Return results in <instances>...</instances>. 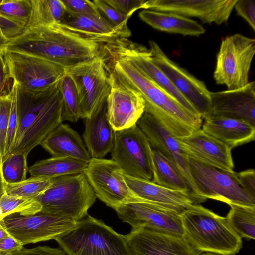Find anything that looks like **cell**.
I'll return each mask as SVG.
<instances>
[{
	"label": "cell",
	"instance_id": "obj_1",
	"mask_svg": "<svg viewBox=\"0 0 255 255\" xmlns=\"http://www.w3.org/2000/svg\"><path fill=\"white\" fill-rule=\"evenodd\" d=\"M109 54L113 64L111 73L116 79L139 92L145 102L144 112L151 115L173 136H187L201 129V116L187 109L128 61Z\"/></svg>",
	"mask_w": 255,
	"mask_h": 255
},
{
	"label": "cell",
	"instance_id": "obj_2",
	"mask_svg": "<svg viewBox=\"0 0 255 255\" xmlns=\"http://www.w3.org/2000/svg\"><path fill=\"white\" fill-rule=\"evenodd\" d=\"M102 45L55 24L27 28L4 51L33 55L67 69L100 55Z\"/></svg>",
	"mask_w": 255,
	"mask_h": 255
},
{
	"label": "cell",
	"instance_id": "obj_3",
	"mask_svg": "<svg viewBox=\"0 0 255 255\" xmlns=\"http://www.w3.org/2000/svg\"><path fill=\"white\" fill-rule=\"evenodd\" d=\"M59 81L49 87L38 90L25 89L17 85L18 126L9 155H28L62 123V99Z\"/></svg>",
	"mask_w": 255,
	"mask_h": 255
},
{
	"label": "cell",
	"instance_id": "obj_4",
	"mask_svg": "<svg viewBox=\"0 0 255 255\" xmlns=\"http://www.w3.org/2000/svg\"><path fill=\"white\" fill-rule=\"evenodd\" d=\"M184 238L200 253L235 255L242 247V238L226 217L199 204H194L180 214Z\"/></svg>",
	"mask_w": 255,
	"mask_h": 255
},
{
	"label": "cell",
	"instance_id": "obj_5",
	"mask_svg": "<svg viewBox=\"0 0 255 255\" xmlns=\"http://www.w3.org/2000/svg\"><path fill=\"white\" fill-rule=\"evenodd\" d=\"M55 240L68 255H132L125 235L88 215Z\"/></svg>",
	"mask_w": 255,
	"mask_h": 255
},
{
	"label": "cell",
	"instance_id": "obj_6",
	"mask_svg": "<svg viewBox=\"0 0 255 255\" xmlns=\"http://www.w3.org/2000/svg\"><path fill=\"white\" fill-rule=\"evenodd\" d=\"M96 196L84 173L51 179L50 186L34 199L40 211L79 222L88 215Z\"/></svg>",
	"mask_w": 255,
	"mask_h": 255
},
{
	"label": "cell",
	"instance_id": "obj_7",
	"mask_svg": "<svg viewBox=\"0 0 255 255\" xmlns=\"http://www.w3.org/2000/svg\"><path fill=\"white\" fill-rule=\"evenodd\" d=\"M255 52L254 38L237 33L223 39L214 72L216 84L225 85L231 90L246 86Z\"/></svg>",
	"mask_w": 255,
	"mask_h": 255
},
{
	"label": "cell",
	"instance_id": "obj_8",
	"mask_svg": "<svg viewBox=\"0 0 255 255\" xmlns=\"http://www.w3.org/2000/svg\"><path fill=\"white\" fill-rule=\"evenodd\" d=\"M191 176L198 196L205 201L212 199L228 205L255 207V197L241 186L236 172H227L188 157Z\"/></svg>",
	"mask_w": 255,
	"mask_h": 255
},
{
	"label": "cell",
	"instance_id": "obj_9",
	"mask_svg": "<svg viewBox=\"0 0 255 255\" xmlns=\"http://www.w3.org/2000/svg\"><path fill=\"white\" fill-rule=\"evenodd\" d=\"M112 159L124 174L152 181V149L137 125L115 132Z\"/></svg>",
	"mask_w": 255,
	"mask_h": 255
},
{
	"label": "cell",
	"instance_id": "obj_10",
	"mask_svg": "<svg viewBox=\"0 0 255 255\" xmlns=\"http://www.w3.org/2000/svg\"><path fill=\"white\" fill-rule=\"evenodd\" d=\"M108 68L103 49L93 59L66 69L78 89L81 118L90 117L106 101L111 90Z\"/></svg>",
	"mask_w": 255,
	"mask_h": 255
},
{
	"label": "cell",
	"instance_id": "obj_11",
	"mask_svg": "<svg viewBox=\"0 0 255 255\" xmlns=\"http://www.w3.org/2000/svg\"><path fill=\"white\" fill-rule=\"evenodd\" d=\"M0 223L9 235L24 246L55 239L73 229L77 222L67 217L39 211L27 215L11 214L4 217Z\"/></svg>",
	"mask_w": 255,
	"mask_h": 255
},
{
	"label": "cell",
	"instance_id": "obj_12",
	"mask_svg": "<svg viewBox=\"0 0 255 255\" xmlns=\"http://www.w3.org/2000/svg\"><path fill=\"white\" fill-rule=\"evenodd\" d=\"M119 218L132 229L146 228L184 237L180 214L134 196L114 209Z\"/></svg>",
	"mask_w": 255,
	"mask_h": 255
},
{
	"label": "cell",
	"instance_id": "obj_13",
	"mask_svg": "<svg viewBox=\"0 0 255 255\" xmlns=\"http://www.w3.org/2000/svg\"><path fill=\"white\" fill-rule=\"evenodd\" d=\"M11 76L17 85L27 90L49 87L64 75L66 69L53 62L29 54L4 51Z\"/></svg>",
	"mask_w": 255,
	"mask_h": 255
},
{
	"label": "cell",
	"instance_id": "obj_14",
	"mask_svg": "<svg viewBox=\"0 0 255 255\" xmlns=\"http://www.w3.org/2000/svg\"><path fill=\"white\" fill-rule=\"evenodd\" d=\"M149 44L154 63L202 119L207 116L210 110L211 92L204 82L171 60L156 42L150 40Z\"/></svg>",
	"mask_w": 255,
	"mask_h": 255
},
{
	"label": "cell",
	"instance_id": "obj_15",
	"mask_svg": "<svg viewBox=\"0 0 255 255\" xmlns=\"http://www.w3.org/2000/svg\"><path fill=\"white\" fill-rule=\"evenodd\" d=\"M83 173L96 197L113 209L134 197L122 169L112 159L91 158Z\"/></svg>",
	"mask_w": 255,
	"mask_h": 255
},
{
	"label": "cell",
	"instance_id": "obj_16",
	"mask_svg": "<svg viewBox=\"0 0 255 255\" xmlns=\"http://www.w3.org/2000/svg\"><path fill=\"white\" fill-rule=\"evenodd\" d=\"M104 49L108 54L129 62L165 89L187 109L199 115L191 104L176 89L163 72L154 63L150 50L146 47L133 42L128 38H120L106 43L104 46Z\"/></svg>",
	"mask_w": 255,
	"mask_h": 255
},
{
	"label": "cell",
	"instance_id": "obj_17",
	"mask_svg": "<svg viewBox=\"0 0 255 255\" xmlns=\"http://www.w3.org/2000/svg\"><path fill=\"white\" fill-rule=\"evenodd\" d=\"M136 125L149 140L153 149L160 152L177 166L186 179L191 195L198 203L205 202L197 194L190 171L188 156L180 147L176 137L146 112H144Z\"/></svg>",
	"mask_w": 255,
	"mask_h": 255
},
{
	"label": "cell",
	"instance_id": "obj_18",
	"mask_svg": "<svg viewBox=\"0 0 255 255\" xmlns=\"http://www.w3.org/2000/svg\"><path fill=\"white\" fill-rule=\"evenodd\" d=\"M237 0H145L143 9L171 12L185 17H196L202 22L226 23Z\"/></svg>",
	"mask_w": 255,
	"mask_h": 255
},
{
	"label": "cell",
	"instance_id": "obj_19",
	"mask_svg": "<svg viewBox=\"0 0 255 255\" xmlns=\"http://www.w3.org/2000/svg\"><path fill=\"white\" fill-rule=\"evenodd\" d=\"M111 90L107 99V117L116 131L134 125L144 112L145 102L136 90L120 83L110 73Z\"/></svg>",
	"mask_w": 255,
	"mask_h": 255
},
{
	"label": "cell",
	"instance_id": "obj_20",
	"mask_svg": "<svg viewBox=\"0 0 255 255\" xmlns=\"http://www.w3.org/2000/svg\"><path fill=\"white\" fill-rule=\"evenodd\" d=\"M132 255H200L184 237L146 228L125 235Z\"/></svg>",
	"mask_w": 255,
	"mask_h": 255
},
{
	"label": "cell",
	"instance_id": "obj_21",
	"mask_svg": "<svg viewBox=\"0 0 255 255\" xmlns=\"http://www.w3.org/2000/svg\"><path fill=\"white\" fill-rule=\"evenodd\" d=\"M176 138L188 157L223 171L234 172L232 149L201 129L190 135Z\"/></svg>",
	"mask_w": 255,
	"mask_h": 255
},
{
	"label": "cell",
	"instance_id": "obj_22",
	"mask_svg": "<svg viewBox=\"0 0 255 255\" xmlns=\"http://www.w3.org/2000/svg\"><path fill=\"white\" fill-rule=\"evenodd\" d=\"M207 116L243 120L255 126V82L236 90L211 92Z\"/></svg>",
	"mask_w": 255,
	"mask_h": 255
},
{
	"label": "cell",
	"instance_id": "obj_23",
	"mask_svg": "<svg viewBox=\"0 0 255 255\" xmlns=\"http://www.w3.org/2000/svg\"><path fill=\"white\" fill-rule=\"evenodd\" d=\"M126 182L133 196L180 214L194 204H199L186 191L171 190L151 181L134 178L124 174Z\"/></svg>",
	"mask_w": 255,
	"mask_h": 255
},
{
	"label": "cell",
	"instance_id": "obj_24",
	"mask_svg": "<svg viewBox=\"0 0 255 255\" xmlns=\"http://www.w3.org/2000/svg\"><path fill=\"white\" fill-rule=\"evenodd\" d=\"M62 28L81 37L103 44L120 38H128L130 30L113 27L102 17H98L67 12L64 21L59 24Z\"/></svg>",
	"mask_w": 255,
	"mask_h": 255
},
{
	"label": "cell",
	"instance_id": "obj_25",
	"mask_svg": "<svg viewBox=\"0 0 255 255\" xmlns=\"http://www.w3.org/2000/svg\"><path fill=\"white\" fill-rule=\"evenodd\" d=\"M115 131L107 117V100L85 120L83 138L91 158H103L111 152Z\"/></svg>",
	"mask_w": 255,
	"mask_h": 255
},
{
	"label": "cell",
	"instance_id": "obj_26",
	"mask_svg": "<svg viewBox=\"0 0 255 255\" xmlns=\"http://www.w3.org/2000/svg\"><path fill=\"white\" fill-rule=\"evenodd\" d=\"M202 130L232 149L253 141L255 126L240 119L207 116L203 119Z\"/></svg>",
	"mask_w": 255,
	"mask_h": 255
},
{
	"label": "cell",
	"instance_id": "obj_27",
	"mask_svg": "<svg viewBox=\"0 0 255 255\" xmlns=\"http://www.w3.org/2000/svg\"><path fill=\"white\" fill-rule=\"evenodd\" d=\"M41 145L53 157L71 158L88 162L91 159L79 133L68 124H60Z\"/></svg>",
	"mask_w": 255,
	"mask_h": 255
},
{
	"label": "cell",
	"instance_id": "obj_28",
	"mask_svg": "<svg viewBox=\"0 0 255 255\" xmlns=\"http://www.w3.org/2000/svg\"><path fill=\"white\" fill-rule=\"evenodd\" d=\"M139 17L144 22L158 30L184 36H199L206 30L196 21L171 12L144 10Z\"/></svg>",
	"mask_w": 255,
	"mask_h": 255
},
{
	"label": "cell",
	"instance_id": "obj_29",
	"mask_svg": "<svg viewBox=\"0 0 255 255\" xmlns=\"http://www.w3.org/2000/svg\"><path fill=\"white\" fill-rule=\"evenodd\" d=\"M31 12V0H0V26L9 42L26 30Z\"/></svg>",
	"mask_w": 255,
	"mask_h": 255
},
{
	"label": "cell",
	"instance_id": "obj_30",
	"mask_svg": "<svg viewBox=\"0 0 255 255\" xmlns=\"http://www.w3.org/2000/svg\"><path fill=\"white\" fill-rule=\"evenodd\" d=\"M89 162L68 157H52L39 161L28 168L30 177L51 179L83 173Z\"/></svg>",
	"mask_w": 255,
	"mask_h": 255
},
{
	"label": "cell",
	"instance_id": "obj_31",
	"mask_svg": "<svg viewBox=\"0 0 255 255\" xmlns=\"http://www.w3.org/2000/svg\"><path fill=\"white\" fill-rule=\"evenodd\" d=\"M152 182L171 190L186 191L191 194L190 188L186 179L177 166L155 149H152Z\"/></svg>",
	"mask_w": 255,
	"mask_h": 255
},
{
	"label": "cell",
	"instance_id": "obj_32",
	"mask_svg": "<svg viewBox=\"0 0 255 255\" xmlns=\"http://www.w3.org/2000/svg\"><path fill=\"white\" fill-rule=\"evenodd\" d=\"M31 12L26 29L41 25H59L67 11L61 0H31Z\"/></svg>",
	"mask_w": 255,
	"mask_h": 255
},
{
	"label": "cell",
	"instance_id": "obj_33",
	"mask_svg": "<svg viewBox=\"0 0 255 255\" xmlns=\"http://www.w3.org/2000/svg\"><path fill=\"white\" fill-rule=\"evenodd\" d=\"M62 99V120L76 122L81 118L80 100L75 82L66 71L59 81Z\"/></svg>",
	"mask_w": 255,
	"mask_h": 255
},
{
	"label": "cell",
	"instance_id": "obj_34",
	"mask_svg": "<svg viewBox=\"0 0 255 255\" xmlns=\"http://www.w3.org/2000/svg\"><path fill=\"white\" fill-rule=\"evenodd\" d=\"M226 217L228 223L242 238L255 239V207L230 204Z\"/></svg>",
	"mask_w": 255,
	"mask_h": 255
},
{
	"label": "cell",
	"instance_id": "obj_35",
	"mask_svg": "<svg viewBox=\"0 0 255 255\" xmlns=\"http://www.w3.org/2000/svg\"><path fill=\"white\" fill-rule=\"evenodd\" d=\"M27 156L24 153H15L8 155L3 159L1 169L4 183L15 184L26 179Z\"/></svg>",
	"mask_w": 255,
	"mask_h": 255
},
{
	"label": "cell",
	"instance_id": "obj_36",
	"mask_svg": "<svg viewBox=\"0 0 255 255\" xmlns=\"http://www.w3.org/2000/svg\"><path fill=\"white\" fill-rule=\"evenodd\" d=\"M51 179L30 177L15 184L4 183L5 193L26 198L35 199L50 186Z\"/></svg>",
	"mask_w": 255,
	"mask_h": 255
},
{
	"label": "cell",
	"instance_id": "obj_37",
	"mask_svg": "<svg viewBox=\"0 0 255 255\" xmlns=\"http://www.w3.org/2000/svg\"><path fill=\"white\" fill-rule=\"evenodd\" d=\"M3 218L13 213L23 215L35 214L41 211V204L33 198L11 196L4 193L0 199Z\"/></svg>",
	"mask_w": 255,
	"mask_h": 255
},
{
	"label": "cell",
	"instance_id": "obj_38",
	"mask_svg": "<svg viewBox=\"0 0 255 255\" xmlns=\"http://www.w3.org/2000/svg\"><path fill=\"white\" fill-rule=\"evenodd\" d=\"M100 16L114 27L125 30H129L127 22L129 16L122 14L107 4L104 0L93 1Z\"/></svg>",
	"mask_w": 255,
	"mask_h": 255
},
{
	"label": "cell",
	"instance_id": "obj_39",
	"mask_svg": "<svg viewBox=\"0 0 255 255\" xmlns=\"http://www.w3.org/2000/svg\"><path fill=\"white\" fill-rule=\"evenodd\" d=\"M11 106V92L0 97V160L2 162L4 156L9 119Z\"/></svg>",
	"mask_w": 255,
	"mask_h": 255
},
{
	"label": "cell",
	"instance_id": "obj_40",
	"mask_svg": "<svg viewBox=\"0 0 255 255\" xmlns=\"http://www.w3.org/2000/svg\"><path fill=\"white\" fill-rule=\"evenodd\" d=\"M17 85L14 82V85L11 91V106L3 159L8 156L10 152L17 128L18 110L17 104Z\"/></svg>",
	"mask_w": 255,
	"mask_h": 255
},
{
	"label": "cell",
	"instance_id": "obj_41",
	"mask_svg": "<svg viewBox=\"0 0 255 255\" xmlns=\"http://www.w3.org/2000/svg\"><path fill=\"white\" fill-rule=\"evenodd\" d=\"M67 12L101 17L94 2L88 0H61Z\"/></svg>",
	"mask_w": 255,
	"mask_h": 255
},
{
	"label": "cell",
	"instance_id": "obj_42",
	"mask_svg": "<svg viewBox=\"0 0 255 255\" xmlns=\"http://www.w3.org/2000/svg\"><path fill=\"white\" fill-rule=\"evenodd\" d=\"M110 6L130 17L139 9L143 8L145 0H104Z\"/></svg>",
	"mask_w": 255,
	"mask_h": 255
},
{
	"label": "cell",
	"instance_id": "obj_43",
	"mask_svg": "<svg viewBox=\"0 0 255 255\" xmlns=\"http://www.w3.org/2000/svg\"><path fill=\"white\" fill-rule=\"evenodd\" d=\"M234 8L237 15L242 17L255 31V2L254 0H237Z\"/></svg>",
	"mask_w": 255,
	"mask_h": 255
},
{
	"label": "cell",
	"instance_id": "obj_44",
	"mask_svg": "<svg viewBox=\"0 0 255 255\" xmlns=\"http://www.w3.org/2000/svg\"><path fill=\"white\" fill-rule=\"evenodd\" d=\"M13 85L14 81L10 75L4 51H0V97L9 95Z\"/></svg>",
	"mask_w": 255,
	"mask_h": 255
},
{
	"label": "cell",
	"instance_id": "obj_45",
	"mask_svg": "<svg viewBox=\"0 0 255 255\" xmlns=\"http://www.w3.org/2000/svg\"><path fill=\"white\" fill-rule=\"evenodd\" d=\"M236 176L242 187L250 195L255 197V172L250 169L236 173Z\"/></svg>",
	"mask_w": 255,
	"mask_h": 255
},
{
	"label": "cell",
	"instance_id": "obj_46",
	"mask_svg": "<svg viewBox=\"0 0 255 255\" xmlns=\"http://www.w3.org/2000/svg\"><path fill=\"white\" fill-rule=\"evenodd\" d=\"M13 255H66L61 249L47 246H37L30 249L23 248Z\"/></svg>",
	"mask_w": 255,
	"mask_h": 255
},
{
	"label": "cell",
	"instance_id": "obj_47",
	"mask_svg": "<svg viewBox=\"0 0 255 255\" xmlns=\"http://www.w3.org/2000/svg\"><path fill=\"white\" fill-rule=\"evenodd\" d=\"M23 248V245L10 235L0 241V250L11 255L20 251Z\"/></svg>",
	"mask_w": 255,
	"mask_h": 255
},
{
	"label": "cell",
	"instance_id": "obj_48",
	"mask_svg": "<svg viewBox=\"0 0 255 255\" xmlns=\"http://www.w3.org/2000/svg\"><path fill=\"white\" fill-rule=\"evenodd\" d=\"M9 41L4 36L0 26V51H4Z\"/></svg>",
	"mask_w": 255,
	"mask_h": 255
},
{
	"label": "cell",
	"instance_id": "obj_49",
	"mask_svg": "<svg viewBox=\"0 0 255 255\" xmlns=\"http://www.w3.org/2000/svg\"><path fill=\"white\" fill-rule=\"evenodd\" d=\"M1 162L0 160V199L2 195L5 193L4 191V182L3 181L1 169Z\"/></svg>",
	"mask_w": 255,
	"mask_h": 255
},
{
	"label": "cell",
	"instance_id": "obj_50",
	"mask_svg": "<svg viewBox=\"0 0 255 255\" xmlns=\"http://www.w3.org/2000/svg\"><path fill=\"white\" fill-rule=\"evenodd\" d=\"M0 241L9 234L0 223Z\"/></svg>",
	"mask_w": 255,
	"mask_h": 255
},
{
	"label": "cell",
	"instance_id": "obj_51",
	"mask_svg": "<svg viewBox=\"0 0 255 255\" xmlns=\"http://www.w3.org/2000/svg\"><path fill=\"white\" fill-rule=\"evenodd\" d=\"M200 255H218V254L210 253H202L200 254Z\"/></svg>",
	"mask_w": 255,
	"mask_h": 255
},
{
	"label": "cell",
	"instance_id": "obj_52",
	"mask_svg": "<svg viewBox=\"0 0 255 255\" xmlns=\"http://www.w3.org/2000/svg\"><path fill=\"white\" fill-rule=\"evenodd\" d=\"M3 218V215L2 210L1 208V207H0V220L2 219Z\"/></svg>",
	"mask_w": 255,
	"mask_h": 255
},
{
	"label": "cell",
	"instance_id": "obj_53",
	"mask_svg": "<svg viewBox=\"0 0 255 255\" xmlns=\"http://www.w3.org/2000/svg\"><path fill=\"white\" fill-rule=\"evenodd\" d=\"M0 255H11L8 253H5V252H0Z\"/></svg>",
	"mask_w": 255,
	"mask_h": 255
},
{
	"label": "cell",
	"instance_id": "obj_54",
	"mask_svg": "<svg viewBox=\"0 0 255 255\" xmlns=\"http://www.w3.org/2000/svg\"><path fill=\"white\" fill-rule=\"evenodd\" d=\"M0 252H1V251L0 250Z\"/></svg>",
	"mask_w": 255,
	"mask_h": 255
}]
</instances>
